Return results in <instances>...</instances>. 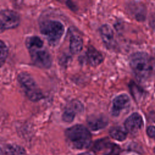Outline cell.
I'll use <instances>...</instances> for the list:
<instances>
[{
  "mask_svg": "<svg viewBox=\"0 0 155 155\" xmlns=\"http://www.w3.org/2000/svg\"><path fill=\"white\" fill-rule=\"evenodd\" d=\"M86 58L88 63L93 67L97 66L102 63L104 59L102 54L92 46L88 48L86 53Z\"/></svg>",
  "mask_w": 155,
  "mask_h": 155,
  "instance_id": "cell-12",
  "label": "cell"
},
{
  "mask_svg": "<svg viewBox=\"0 0 155 155\" xmlns=\"http://www.w3.org/2000/svg\"><path fill=\"white\" fill-rule=\"evenodd\" d=\"M40 31L51 45H56L64 33V26L59 21L48 20L40 24Z\"/></svg>",
  "mask_w": 155,
  "mask_h": 155,
  "instance_id": "cell-4",
  "label": "cell"
},
{
  "mask_svg": "<svg viewBox=\"0 0 155 155\" xmlns=\"http://www.w3.org/2000/svg\"><path fill=\"white\" fill-rule=\"evenodd\" d=\"M84 106L82 104L78 101L74 100L70 102L65 107L62 115V120L67 123L73 122L78 114L82 113Z\"/></svg>",
  "mask_w": 155,
  "mask_h": 155,
  "instance_id": "cell-7",
  "label": "cell"
},
{
  "mask_svg": "<svg viewBox=\"0 0 155 155\" xmlns=\"http://www.w3.org/2000/svg\"><path fill=\"white\" fill-rule=\"evenodd\" d=\"M67 142L75 149L82 150L88 148L91 141V136L88 129L82 125H75L65 132Z\"/></svg>",
  "mask_w": 155,
  "mask_h": 155,
  "instance_id": "cell-2",
  "label": "cell"
},
{
  "mask_svg": "<svg viewBox=\"0 0 155 155\" xmlns=\"http://www.w3.org/2000/svg\"><path fill=\"white\" fill-rule=\"evenodd\" d=\"M21 21L18 13L11 10H3L0 12V33L5 30L17 27Z\"/></svg>",
  "mask_w": 155,
  "mask_h": 155,
  "instance_id": "cell-6",
  "label": "cell"
},
{
  "mask_svg": "<svg viewBox=\"0 0 155 155\" xmlns=\"http://www.w3.org/2000/svg\"><path fill=\"white\" fill-rule=\"evenodd\" d=\"M147 134L152 138H155V127L150 126L147 129Z\"/></svg>",
  "mask_w": 155,
  "mask_h": 155,
  "instance_id": "cell-17",
  "label": "cell"
},
{
  "mask_svg": "<svg viewBox=\"0 0 155 155\" xmlns=\"http://www.w3.org/2000/svg\"><path fill=\"white\" fill-rule=\"evenodd\" d=\"M26 46L29 51L33 63L42 68H49L52 58L47 49L44 47L42 40L38 36H33L26 39Z\"/></svg>",
  "mask_w": 155,
  "mask_h": 155,
  "instance_id": "cell-1",
  "label": "cell"
},
{
  "mask_svg": "<svg viewBox=\"0 0 155 155\" xmlns=\"http://www.w3.org/2000/svg\"><path fill=\"white\" fill-rule=\"evenodd\" d=\"M143 119L137 113L131 114L125 121V128L127 131L131 133H137L143 127Z\"/></svg>",
  "mask_w": 155,
  "mask_h": 155,
  "instance_id": "cell-9",
  "label": "cell"
},
{
  "mask_svg": "<svg viewBox=\"0 0 155 155\" xmlns=\"http://www.w3.org/2000/svg\"><path fill=\"white\" fill-rule=\"evenodd\" d=\"M18 81L27 97L31 101L42 99L44 95L32 76L27 72H21L18 76Z\"/></svg>",
  "mask_w": 155,
  "mask_h": 155,
  "instance_id": "cell-5",
  "label": "cell"
},
{
  "mask_svg": "<svg viewBox=\"0 0 155 155\" xmlns=\"http://www.w3.org/2000/svg\"><path fill=\"white\" fill-rule=\"evenodd\" d=\"M130 66L139 79H145L152 73L153 64L150 57L145 53L137 52L131 55Z\"/></svg>",
  "mask_w": 155,
  "mask_h": 155,
  "instance_id": "cell-3",
  "label": "cell"
},
{
  "mask_svg": "<svg viewBox=\"0 0 155 155\" xmlns=\"http://www.w3.org/2000/svg\"><path fill=\"white\" fill-rule=\"evenodd\" d=\"M78 155H94V154L92 153H90V152H85V153H81Z\"/></svg>",
  "mask_w": 155,
  "mask_h": 155,
  "instance_id": "cell-19",
  "label": "cell"
},
{
  "mask_svg": "<svg viewBox=\"0 0 155 155\" xmlns=\"http://www.w3.org/2000/svg\"><path fill=\"white\" fill-rule=\"evenodd\" d=\"M130 100L126 94H121L116 96L113 101L111 107V114L113 116H118L120 112L129 107Z\"/></svg>",
  "mask_w": 155,
  "mask_h": 155,
  "instance_id": "cell-8",
  "label": "cell"
},
{
  "mask_svg": "<svg viewBox=\"0 0 155 155\" xmlns=\"http://www.w3.org/2000/svg\"><path fill=\"white\" fill-rule=\"evenodd\" d=\"M83 41L78 34H72L70 38V50L72 54H78L82 49Z\"/></svg>",
  "mask_w": 155,
  "mask_h": 155,
  "instance_id": "cell-13",
  "label": "cell"
},
{
  "mask_svg": "<svg viewBox=\"0 0 155 155\" xmlns=\"http://www.w3.org/2000/svg\"><path fill=\"white\" fill-rule=\"evenodd\" d=\"M100 33L106 47L108 48H113L115 45L114 33L110 26L107 24L103 25L100 28Z\"/></svg>",
  "mask_w": 155,
  "mask_h": 155,
  "instance_id": "cell-11",
  "label": "cell"
},
{
  "mask_svg": "<svg viewBox=\"0 0 155 155\" xmlns=\"http://www.w3.org/2000/svg\"><path fill=\"white\" fill-rule=\"evenodd\" d=\"M110 134L113 139L118 141H123L127 137V130L120 127H114L110 129Z\"/></svg>",
  "mask_w": 155,
  "mask_h": 155,
  "instance_id": "cell-14",
  "label": "cell"
},
{
  "mask_svg": "<svg viewBox=\"0 0 155 155\" xmlns=\"http://www.w3.org/2000/svg\"><path fill=\"white\" fill-rule=\"evenodd\" d=\"M6 155H24L23 148L18 145H9L6 148Z\"/></svg>",
  "mask_w": 155,
  "mask_h": 155,
  "instance_id": "cell-15",
  "label": "cell"
},
{
  "mask_svg": "<svg viewBox=\"0 0 155 155\" xmlns=\"http://www.w3.org/2000/svg\"><path fill=\"white\" fill-rule=\"evenodd\" d=\"M150 24L152 28L155 31V15L153 16L150 21Z\"/></svg>",
  "mask_w": 155,
  "mask_h": 155,
  "instance_id": "cell-18",
  "label": "cell"
},
{
  "mask_svg": "<svg viewBox=\"0 0 155 155\" xmlns=\"http://www.w3.org/2000/svg\"><path fill=\"white\" fill-rule=\"evenodd\" d=\"M87 121L89 128L93 131H97L105 128L108 122L107 117L101 114L90 115Z\"/></svg>",
  "mask_w": 155,
  "mask_h": 155,
  "instance_id": "cell-10",
  "label": "cell"
},
{
  "mask_svg": "<svg viewBox=\"0 0 155 155\" xmlns=\"http://www.w3.org/2000/svg\"><path fill=\"white\" fill-rule=\"evenodd\" d=\"M8 56V48L4 42L0 40V67L4 64Z\"/></svg>",
  "mask_w": 155,
  "mask_h": 155,
  "instance_id": "cell-16",
  "label": "cell"
},
{
  "mask_svg": "<svg viewBox=\"0 0 155 155\" xmlns=\"http://www.w3.org/2000/svg\"><path fill=\"white\" fill-rule=\"evenodd\" d=\"M0 155H2V150L1 148V147H0Z\"/></svg>",
  "mask_w": 155,
  "mask_h": 155,
  "instance_id": "cell-20",
  "label": "cell"
}]
</instances>
